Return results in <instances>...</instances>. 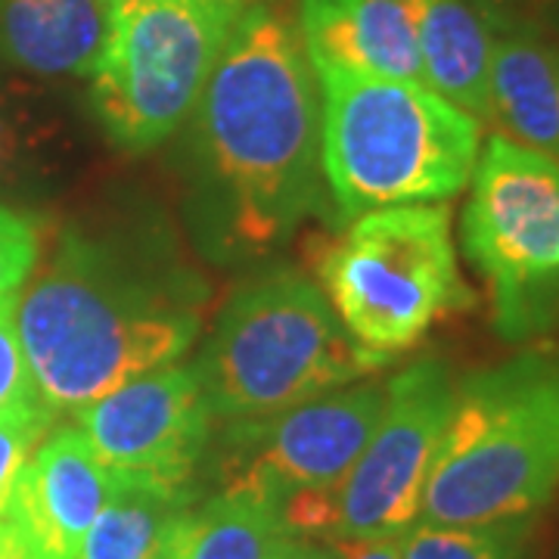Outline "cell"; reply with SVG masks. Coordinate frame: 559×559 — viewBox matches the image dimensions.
I'll return each instance as SVG.
<instances>
[{
    "label": "cell",
    "instance_id": "1",
    "mask_svg": "<svg viewBox=\"0 0 559 559\" xmlns=\"http://www.w3.org/2000/svg\"><path fill=\"white\" fill-rule=\"evenodd\" d=\"M212 171L252 246L283 240L320 197V91L299 28L242 3L200 103Z\"/></svg>",
    "mask_w": 559,
    "mask_h": 559
},
{
    "label": "cell",
    "instance_id": "2",
    "mask_svg": "<svg viewBox=\"0 0 559 559\" xmlns=\"http://www.w3.org/2000/svg\"><path fill=\"white\" fill-rule=\"evenodd\" d=\"M16 326L40 401L60 417L178 360L200 333V311L94 242L66 237L20 296Z\"/></svg>",
    "mask_w": 559,
    "mask_h": 559
},
{
    "label": "cell",
    "instance_id": "3",
    "mask_svg": "<svg viewBox=\"0 0 559 559\" xmlns=\"http://www.w3.org/2000/svg\"><path fill=\"white\" fill-rule=\"evenodd\" d=\"M320 171L340 218L457 197L479 162L481 121L417 81L311 60Z\"/></svg>",
    "mask_w": 559,
    "mask_h": 559
},
{
    "label": "cell",
    "instance_id": "4",
    "mask_svg": "<svg viewBox=\"0 0 559 559\" xmlns=\"http://www.w3.org/2000/svg\"><path fill=\"white\" fill-rule=\"evenodd\" d=\"M559 491V348L525 352L457 385L419 522L535 516Z\"/></svg>",
    "mask_w": 559,
    "mask_h": 559
},
{
    "label": "cell",
    "instance_id": "5",
    "mask_svg": "<svg viewBox=\"0 0 559 559\" xmlns=\"http://www.w3.org/2000/svg\"><path fill=\"white\" fill-rule=\"evenodd\" d=\"M389 360L348 336L318 283L274 271L230 296L197 370L212 419L240 423L352 385Z\"/></svg>",
    "mask_w": 559,
    "mask_h": 559
},
{
    "label": "cell",
    "instance_id": "6",
    "mask_svg": "<svg viewBox=\"0 0 559 559\" xmlns=\"http://www.w3.org/2000/svg\"><path fill=\"white\" fill-rule=\"evenodd\" d=\"M320 289L360 348L399 355L473 296L457 271L444 202L358 215L320 261Z\"/></svg>",
    "mask_w": 559,
    "mask_h": 559
},
{
    "label": "cell",
    "instance_id": "7",
    "mask_svg": "<svg viewBox=\"0 0 559 559\" xmlns=\"http://www.w3.org/2000/svg\"><path fill=\"white\" fill-rule=\"evenodd\" d=\"M242 3L121 0L109 7V40L94 69L91 100L109 138L146 153L187 119Z\"/></svg>",
    "mask_w": 559,
    "mask_h": 559
},
{
    "label": "cell",
    "instance_id": "8",
    "mask_svg": "<svg viewBox=\"0 0 559 559\" xmlns=\"http://www.w3.org/2000/svg\"><path fill=\"white\" fill-rule=\"evenodd\" d=\"M463 209V252L491 283L498 326L522 340L559 301V162L495 134Z\"/></svg>",
    "mask_w": 559,
    "mask_h": 559
},
{
    "label": "cell",
    "instance_id": "9",
    "mask_svg": "<svg viewBox=\"0 0 559 559\" xmlns=\"http://www.w3.org/2000/svg\"><path fill=\"white\" fill-rule=\"evenodd\" d=\"M457 382L441 360H417L385 385V411L336 491L333 538L404 535L419 522L423 488L454 411Z\"/></svg>",
    "mask_w": 559,
    "mask_h": 559
},
{
    "label": "cell",
    "instance_id": "10",
    "mask_svg": "<svg viewBox=\"0 0 559 559\" xmlns=\"http://www.w3.org/2000/svg\"><path fill=\"white\" fill-rule=\"evenodd\" d=\"M385 411V385H342L264 419L227 426L237 448L230 481L252 485L277 503L299 491L333 495L358 463Z\"/></svg>",
    "mask_w": 559,
    "mask_h": 559
},
{
    "label": "cell",
    "instance_id": "11",
    "mask_svg": "<svg viewBox=\"0 0 559 559\" xmlns=\"http://www.w3.org/2000/svg\"><path fill=\"white\" fill-rule=\"evenodd\" d=\"M72 417L109 469L171 485L190 481L212 429L197 364L150 370Z\"/></svg>",
    "mask_w": 559,
    "mask_h": 559
},
{
    "label": "cell",
    "instance_id": "12",
    "mask_svg": "<svg viewBox=\"0 0 559 559\" xmlns=\"http://www.w3.org/2000/svg\"><path fill=\"white\" fill-rule=\"evenodd\" d=\"M112 481L116 473L94 454L75 423L50 429L22 466L7 510L25 557L75 559Z\"/></svg>",
    "mask_w": 559,
    "mask_h": 559
},
{
    "label": "cell",
    "instance_id": "13",
    "mask_svg": "<svg viewBox=\"0 0 559 559\" xmlns=\"http://www.w3.org/2000/svg\"><path fill=\"white\" fill-rule=\"evenodd\" d=\"M299 35L308 60L426 84L404 0H299Z\"/></svg>",
    "mask_w": 559,
    "mask_h": 559
},
{
    "label": "cell",
    "instance_id": "14",
    "mask_svg": "<svg viewBox=\"0 0 559 559\" xmlns=\"http://www.w3.org/2000/svg\"><path fill=\"white\" fill-rule=\"evenodd\" d=\"M193 513L187 485L116 473L109 500L81 538L75 559H180Z\"/></svg>",
    "mask_w": 559,
    "mask_h": 559
},
{
    "label": "cell",
    "instance_id": "15",
    "mask_svg": "<svg viewBox=\"0 0 559 559\" xmlns=\"http://www.w3.org/2000/svg\"><path fill=\"white\" fill-rule=\"evenodd\" d=\"M0 40L38 75H94L109 40V0H0Z\"/></svg>",
    "mask_w": 559,
    "mask_h": 559
},
{
    "label": "cell",
    "instance_id": "16",
    "mask_svg": "<svg viewBox=\"0 0 559 559\" xmlns=\"http://www.w3.org/2000/svg\"><path fill=\"white\" fill-rule=\"evenodd\" d=\"M417 28L423 81L444 100L485 124L491 116V50L488 25L466 0H404Z\"/></svg>",
    "mask_w": 559,
    "mask_h": 559
},
{
    "label": "cell",
    "instance_id": "17",
    "mask_svg": "<svg viewBox=\"0 0 559 559\" xmlns=\"http://www.w3.org/2000/svg\"><path fill=\"white\" fill-rule=\"evenodd\" d=\"M488 121L503 138L559 162V40H495Z\"/></svg>",
    "mask_w": 559,
    "mask_h": 559
},
{
    "label": "cell",
    "instance_id": "18",
    "mask_svg": "<svg viewBox=\"0 0 559 559\" xmlns=\"http://www.w3.org/2000/svg\"><path fill=\"white\" fill-rule=\"evenodd\" d=\"M286 525L264 491L227 481L218 498L193 513L180 559H271Z\"/></svg>",
    "mask_w": 559,
    "mask_h": 559
},
{
    "label": "cell",
    "instance_id": "19",
    "mask_svg": "<svg viewBox=\"0 0 559 559\" xmlns=\"http://www.w3.org/2000/svg\"><path fill=\"white\" fill-rule=\"evenodd\" d=\"M532 520L479 522V525H436L414 522L401 538L404 559H522L532 538Z\"/></svg>",
    "mask_w": 559,
    "mask_h": 559
},
{
    "label": "cell",
    "instance_id": "20",
    "mask_svg": "<svg viewBox=\"0 0 559 559\" xmlns=\"http://www.w3.org/2000/svg\"><path fill=\"white\" fill-rule=\"evenodd\" d=\"M16 305H20V293L0 296V417H32V414L53 417L40 401L32 367L22 352Z\"/></svg>",
    "mask_w": 559,
    "mask_h": 559
},
{
    "label": "cell",
    "instance_id": "21",
    "mask_svg": "<svg viewBox=\"0 0 559 559\" xmlns=\"http://www.w3.org/2000/svg\"><path fill=\"white\" fill-rule=\"evenodd\" d=\"M53 429V417H0V520H7L10 498L20 479L22 466L35 454L40 439Z\"/></svg>",
    "mask_w": 559,
    "mask_h": 559
},
{
    "label": "cell",
    "instance_id": "22",
    "mask_svg": "<svg viewBox=\"0 0 559 559\" xmlns=\"http://www.w3.org/2000/svg\"><path fill=\"white\" fill-rule=\"evenodd\" d=\"M40 255V237L35 224L0 205V296L20 293L35 274Z\"/></svg>",
    "mask_w": 559,
    "mask_h": 559
},
{
    "label": "cell",
    "instance_id": "23",
    "mask_svg": "<svg viewBox=\"0 0 559 559\" xmlns=\"http://www.w3.org/2000/svg\"><path fill=\"white\" fill-rule=\"evenodd\" d=\"M271 559H342L336 540L311 535H283Z\"/></svg>",
    "mask_w": 559,
    "mask_h": 559
},
{
    "label": "cell",
    "instance_id": "24",
    "mask_svg": "<svg viewBox=\"0 0 559 559\" xmlns=\"http://www.w3.org/2000/svg\"><path fill=\"white\" fill-rule=\"evenodd\" d=\"M342 559H404L399 535L385 538H342L336 540Z\"/></svg>",
    "mask_w": 559,
    "mask_h": 559
},
{
    "label": "cell",
    "instance_id": "25",
    "mask_svg": "<svg viewBox=\"0 0 559 559\" xmlns=\"http://www.w3.org/2000/svg\"><path fill=\"white\" fill-rule=\"evenodd\" d=\"M0 559H28L16 528L7 520H0Z\"/></svg>",
    "mask_w": 559,
    "mask_h": 559
},
{
    "label": "cell",
    "instance_id": "26",
    "mask_svg": "<svg viewBox=\"0 0 559 559\" xmlns=\"http://www.w3.org/2000/svg\"><path fill=\"white\" fill-rule=\"evenodd\" d=\"M3 162H7V128L0 124V168H3Z\"/></svg>",
    "mask_w": 559,
    "mask_h": 559
},
{
    "label": "cell",
    "instance_id": "27",
    "mask_svg": "<svg viewBox=\"0 0 559 559\" xmlns=\"http://www.w3.org/2000/svg\"><path fill=\"white\" fill-rule=\"evenodd\" d=\"M234 3H252V0H234Z\"/></svg>",
    "mask_w": 559,
    "mask_h": 559
},
{
    "label": "cell",
    "instance_id": "28",
    "mask_svg": "<svg viewBox=\"0 0 559 559\" xmlns=\"http://www.w3.org/2000/svg\"><path fill=\"white\" fill-rule=\"evenodd\" d=\"M112 3H121V0H109V7H112Z\"/></svg>",
    "mask_w": 559,
    "mask_h": 559
}]
</instances>
